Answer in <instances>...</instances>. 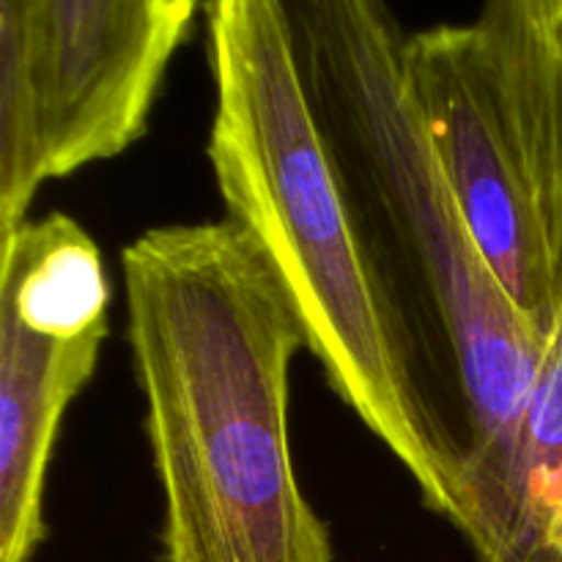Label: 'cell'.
<instances>
[{"mask_svg":"<svg viewBox=\"0 0 562 562\" xmlns=\"http://www.w3.org/2000/svg\"><path fill=\"white\" fill-rule=\"evenodd\" d=\"M121 269L162 562H333L291 456V362L311 346L261 245L228 217L162 225Z\"/></svg>","mask_w":562,"mask_h":562,"instance_id":"6da1fadb","label":"cell"},{"mask_svg":"<svg viewBox=\"0 0 562 562\" xmlns=\"http://www.w3.org/2000/svg\"><path fill=\"white\" fill-rule=\"evenodd\" d=\"M307 102L368 256L470 488L503 456L547 340L477 256L431 146L384 0H278ZM467 510V505H464Z\"/></svg>","mask_w":562,"mask_h":562,"instance_id":"7a4b0ae2","label":"cell"},{"mask_svg":"<svg viewBox=\"0 0 562 562\" xmlns=\"http://www.w3.org/2000/svg\"><path fill=\"white\" fill-rule=\"evenodd\" d=\"M206 36V157L228 220L278 269L340 401L401 461L423 503L459 527L467 456L428 404L404 324L362 245L280 3L209 0Z\"/></svg>","mask_w":562,"mask_h":562,"instance_id":"3957f363","label":"cell"},{"mask_svg":"<svg viewBox=\"0 0 562 562\" xmlns=\"http://www.w3.org/2000/svg\"><path fill=\"white\" fill-rule=\"evenodd\" d=\"M406 77L477 256L549 344L562 311V36L538 0H486L406 38Z\"/></svg>","mask_w":562,"mask_h":562,"instance_id":"277c9868","label":"cell"},{"mask_svg":"<svg viewBox=\"0 0 562 562\" xmlns=\"http://www.w3.org/2000/svg\"><path fill=\"white\" fill-rule=\"evenodd\" d=\"M102 252L66 214L0 239V562H33L44 488L66 409L108 338Z\"/></svg>","mask_w":562,"mask_h":562,"instance_id":"5b68a950","label":"cell"},{"mask_svg":"<svg viewBox=\"0 0 562 562\" xmlns=\"http://www.w3.org/2000/svg\"><path fill=\"white\" fill-rule=\"evenodd\" d=\"M44 181L119 157L146 132L192 11L173 0H27Z\"/></svg>","mask_w":562,"mask_h":562,"instance_id":"8992f818","label":"cell"},{"mask_svg":"<svg viewBox=\"0 0 562 562\" xmlns=\"http://www.w3.org/2000/svg\"><path fill=\"white\" fill-rule=\"evenodd\" d=\"M459 532L477 562H562V311L503 456L470 488Z\"/></svg>","mask_w":562,"mask_h":562,"instance_id":"52a82bcc","label":"cell"},{"mask_svg":"<svg viewBox=\"0 0 562 562\" xmlns=\"http://www.w3.org/2000/svg\"><path fill=\"white\" fill-rule=\"evenodd\" d=\"M538 3L543 5V14L549 16L552 27L562 36V0H538Z\"/></svg>","mask_w":562,"mask_h":562,"instance_id":"ba28073f","label":"cell"},{"mask_svg":"<svg viewBox=\"0 0 562 562\" xmlns=\"http://www.w3.org/2000/svg\"><path fill=\"white\" fill-rule=\"evenodd\" d=\"M176 5H181V9H187V11H192V14H195L198 11V5L201 3H209V0H173Z\"/></svg>","mask_w":562,"mask_h":562,"instance_id":"9c48e42d","label":"cell"}]
</instances>
